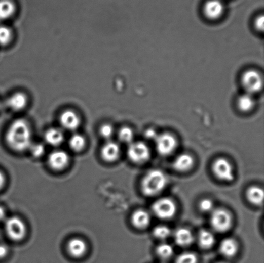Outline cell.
<instances>
[{
  "label": "cell",
  "instance_id": "cell-37",
  "mask_svg": "<svg viewBox=\"0 0 264 263\" xmlns=\"http://www.w3.org/2000/svg\"><path fill=\"white\" fill-rule=\"evenodd\" d=\"M5 182H6V179H5L4 175L1 171H0V189H1L2 187L4 186Z\"/></svg>",
  "mask_w": 264,
  "mask_h": 263
},
{
  "label": "cell",
  "instance_id": "cell-22",
  "mask_svg": "<svg viewBox=\"0 0 264 263\" xmlns=\"http://www.w3.org/2000/svg\"><path fill=\"white\" fill-rule=\"evenodd\" d=\"M15 11L16 6L12 0H0V21L10 18Z\"/></svg>",
  "mask_w": 264,
  "mask_h": 263
},
{
  "label": "cell",
  "instance_id": "cell-35",
  "mask_svg": "<svg viewBox=\"0 0 264 263\" xmlns=\"http://www.w3.org/2000/svg\"><path fill=\"white\" fill-rule=\"evenodd\" d=\"M145 136L148 139L156 140V137H158V135H157L156 132H155L154 130L149 129L146 132Z\"/></svg>",
  "mask_w": 264,
  "mask_h": 263
},
{
  "label": "cell",
  "instance_id": "cell-27",
  "mask_svg": "<svg viewBox=\"0 0 264 263\" xmlns=\"http://www.w3.org/2000/svg\"><path fill=\"white\" fill-rule=\"evenodd\" d=\"M13 34L12 30L7 26L0 25V45L5 46L11 42Z\"/></svg>",
  "mask_w": 264,
  "mask_h": 263
},
{
  "label": "cell",
  "instance_id": "cell-25",
  "mask_svg": "<svg viewBox=\"0 0 264 263\" xmlns=\"http://www.w3.org/2000/svg\"><path fill=\"white\" fill-rule=\"evenodd\" d=\"M86 141L83 135L80 134H74L70 137L69 141V146L73 151L79 152L85 148Z\"/></svg>",
  "mask_w": 264,
  "mask_h": 263
},
{
  "label": "cell",
  "instance_id": "cell-11",
  "mask_svg": "<svg viewBox=\"0 0 264 263\" xmlns=\"http://www.w3.org/2000/svg\"><path fill=\"white\" fill-rule=\"evenodd\" d=\"M70 158L65 151L57 150L50 154L48 162L50 167L54 170H61L67 166Z\"/></svg>",
  "mask_w": 264,
  "mask_h": 263
},
{
  "label": "cell",
  "instance_id": "cell-4",
  "mask_svg": "<svg viewBox=\"0 0 264 263\" xmlns=\"http://www.w3.org/2000/svg\"><path fill=\"white\" fill-rule=\"evenodd\" d=\"M152 210L159 218L168 220L174 216L177 212V207L174 201L164 198L155 201L152 205Z\"/></svg>",
  "mask_w": 264,
  "mask_h": 263
},
{
  "label": "cell",
  "instance_id": "cell-30",
  "mask_svg": "<svg viewBox=\"0 0 264 263\" xmlns=\"http://www.w3.org/2000/svg\"><path fill=\"white\" fill-rule=\"evenodd\" d=\"M176 263H197V257L195 253L184 252L178 255Z\"/></svg>",
  "mask_w": 264,
  "mask_h": 263
},
{
  "label": "cell",
  "instance_id": "cell-8",
  "mask_svg": "<svg viewBox=\"0 0 264 263\" xmlns=\"http://www.w3.org/2000/svg\"><path fill=\"white\" fill-rule=\"evenodd\" d=\"M155 141H156L157 150L163 156L170 155L177 148V140L173 135L168 133L158 135Z\"/></svg>",
  "mask_w": 264,
  "mask_h": 263
},
{
  "label": "cell",
  "instance_id": "cell-3",
  "mask_svg": "<svg viewBox=\"0 0 264 263\" xmlns=\"http://www.w3.org/2000/svg\"><path fill=\"white\" fill-rule=\"evenodd\" d=\"M241 83L246 93L253 95L263 89V77L258 71L249 70L242 75Z\"/></svg>",
  "mask_w": 264,
  "mask_h": 263
},
{
  "label": "cell",
  "instance_id": "cell-29",
  "mask_svg": "<svg viewBox=\"0 0 264 263\" xmlns=\"http://www.w3.org/2000/svg\"><path fill=\"white\" fill-rule=\"evenodd\" d=\"M171 231L167 226L159 225L154 230V234L156 238L160 239H166L170 236Z\"/></svg>",
  "mask_w": 264,
  "mask_h": 263
},
{
  "label": "cell",
  "instance_id": "cell-31",
  "mask_svg": "<svg viewBox=\"0 0 264 263\" xmlns=\"http://www.w3.org/2000/svg\"><path fill=\"white\" fill-rule=\"evenodd\" d=\"M31 153L35 158H39L44 155L45 151V146L42 144H32L30 147Z\"/></svg>",
  "mask_w": 264,
  "mask_h": 263
},
{
  "label": "cell",
  "instance_id": "cell-24",
  "mask_svg": "<svg viewBox=\"0 0 264 263\" xmlns=\"http://www.w3.org/2000/svg\"><path fill=\"white\" fill-rule=\"evenodd\" d=\"M198 239L199 245L205 249L211 248L215 243V236L212 232L207 230H203L200 232Z\"/></svg>",
  "mask_w": 264,
  "mask_h": 263
},
{
  "label": "cell",
  "instance_id": "cell-38",
  "mask_svg": "<svg viewBox=\"0 0 264 263\" xmlns=\"http://www.w3.org/2000/svg\"><path fill=\"white\" fill-rule=\"evenodd\" d=\"M6 217V212L3 207H0V222L4 220Z\"/></svg>",
  "mask_w": 264,
  "mask_h": 263
},
{
  "label": "cell",
  "instance_id": "cell-23",
  "mask_svg": "<svg viewBox=\"0 0 264 263\" xmlns=\"http://www.w3.org/2000/svg\"><path fill=\"white\" fill-rule=\"evenodd\" d=\"M247 196L249 201L253 204L261 205L263 200V189L257 186L251 187L247 191Z\"/></svg>",
  "mask_w": 264,
  "mask_h": 263
},
{
  "label": "cell",
  "instance_id": "cell-33",
  "mask_svg": "<svg viewBox=\"0 0 264 263\" xmlns=\"http://www.w3.org/2000/svg\"><path fill=\"white\" fill-rule=\"evenodd\" d=\"M213 201L209 199H204L200 202L199 208L204 212H212L213 210Z\"/></svg>",
  "mask_w": 264,
  "mask_h": 263
},
{
  "label": "cell",
  "instance_id": "cell-32",
  "mask_svg": "<svg viewBox=\"0 0 264 263\" xmlns=\"http://www.w3.org/2000/svg\"><path fill=\"white\" fill-rule=\"evenodd\" d=\"M100 134L104 139H110L114 134V128L110 124H104L102 125L99 130Z\"/></svg>",
  "mask_w": 264,
  "mask_h": 263
},
{
  "label": "cell",
  "instance_id": "cell-36",
  "mask_svg": "<svg viewBox=\"0 0 264 263\" xmlns=\"http://www.w3.org/2000/svg\"><path fill=\"white\" fill-rule=\"evenodd\" d=\"M8 253V248L6 246L0 245V259L6 256Z\"/></svg>",
  "mask_w": 264,
  "mask_h": 263
},
{
  "label": "cell",
  "instance_id": "cell-19",
  "mask_svg": "<svg viewBox=\"0 0 264 263\" xmlns=\"http://www.w3.org/2000/svg\"><path fill=\"white\" fill-rule=\"evenodd\" d=\"M174 238L176 243L182 247L191 245L194 241L192 232L185 228L178 229L175 232Z\"/></svg>",
  "mask_w": 264,
  "mask_h": 263
},
{
  "label": "cell",
  "instance_id": "cell-12",
  "mask_svg": "<svg viewBox=\"0 0 264 263\" xmlns=\"http://www.w3.org/2000/svg\"><path fill=\"white\" fill-rule=\"evenodd\" d=\"M59 120L62 127L69 131H74L80 126L81 123L79 116L72 110H66L62 113Z\"/></svg>",
  "mask_w": 264,
  "mask_h": 263
},
{
  "label": "cell",
  "instance_id": "cell-1",
  "mask_svg": "<svg viewBox=\"0 0 264 263\" xmlns=\"http://www.w3.org/2000/svg\"><path fill=\"white\" fill-rule=\"evenodd\" d=\"M7 144L14 151L21 152L32 145V132L30 125L24 120L18 119L12 123L7 130Z\"/></svg>",
  "mask_w": 264,
  "mask_h": 263
},
{
  "label": "cell",
  "instance_id": "cell-7",
  "mask_svg": "<svg viewBox=\"0 0 264 263\" xmlns=\"http://www.w3.org/2000/svg\"><path fill=\"white\" fill-rule=\"evenodd\" d=\"M210 222L211 226L216 231L225 232L232 226V218L229 212L219 208V209L213 210Z\"/></svg>",
  "mask_w": 264,
  "mask_h": 263
},
{
  "label": "cell",
  "instance_id": "cell-26",
  "mask_svg": "<svg viewBox=\"0 0 264 263\" xmlns=\"http://www.w3.org/2000/svg\"><path fill=\"white\" fill-rule=\"evenodd\" d=\"M173 248L172 246L167 243L161 244L157 248V253L162 259H167L172 256Z\"/></svg>",
  "mask_w": 264,
  "mask_h": 263
},
{
  "label": "cell",
  "instance_id": "cell-10",
  "mask_svg": "<svg viewBox=\"0 0 264 263\" xmlns=\"http://www.w3.org/2000/svg\"><path fill=\"white\" fill-rule=\"evenodd\" d=\"M204 14L210 20H217L223 16L225 6L222 0H208L204 4Z\"/></svg>",
  "mask_w": 264,
  "mask_h": 263
},
{
  "label": "cell",
  "instance_id": "cell-13",
  "mask_svg": "<svg viewBox=\"0 0 264 263\" xmlns=\"http://www.w3.org/2000/svg\"><path fill=\"white\" fill-rule=\"evenodd\" d=\"M120 147L115 142H107L101 149V156L103 160L108 162H112L119 158L120 155Z\"/></svg>",
  "mask_w": 264,
  "mask_h": 263
},
{
  "label": "cell",
  "instance_id": "cell-28",
  "mask_svg": "<svg viewBox=\"0 0 264 263\" xmlns=\"http://www.w3.org/2000/svg\"><path fill=\"white\" fill-rule=\"evenodd\" d=\"M119 139L124 143L131 144L134 139V132L128 127H124L120 129L118 134Z\"/></svg>",
  "mask_w": 264,
  "mask_h": 263
},
{
  "label": "cell",
  "instance_id": "cell-39",
  "mask_svg": "<svg viewBox=\"0 0 264 263\" xmlns=\"http://www.w3.org/2000/svg\"><path fill=\"white\" fill-rule=\"evenodd\" d=\"M218 263H225V262H218Z\"/></svg>",
  "mask_w": 264,
  "mask_h": 263
},
{
  "label": "cell",
  "instance_id": "cell-9",
  "mask_svg": "<svg viewBox=\"0 0 264 263\" xmlns=\"http://www.w3.org/2000/svg\"><path fill=\"white\" fill-rule=\"evenodd\" d=\"M213 169L216 177L223 181L231 182L234 179L232 164L225 158H218L213 163Z\"/></svg>",
  "mask_w": 264,
  "mask_h": 263
},
{
  "label": "cell",
  "instance_id": "cell-16",
  "mask_svg": "<svg viewBox=\"0 0 264 263\" xmlns=\"http://www.w3.org/2000/svg\"><path fill=\"white\" fill-rule=\"evenodd\" d=\"M256 102L253 95L245 93L237 99V104L239 110L242 112L249 113L255 108Z\"/></svg>",
  "mask_w": 264,
  "mask_h": 263
},
{
  "label": "cell",
  "instance_id": "cell-2",
  "mask_svg": "<svg viewBox=\"0 0 264 263\" xmlns=\"http://www.w3.org/2000/svg\"><path fill=\"white\" fill-rule=\"evenodd\" d=\"M167 182V177L161 170H149L142 180V191L147 196H156L164 190Z\"/></svg>",
  "mask_w": 264,
  "mask_h": 263
},
{
  "label": "cell",
  "instance_id": "cell-6",
  "mask_svg": "<svg viewBox=\"0 0 264 263\" xmlns=\"http://www.w3.org/2000/svg\"><path fill=\"white\" fill-rule=\"evenodd\" d=\"M6 231L7 235L13 240L20 241L25 238L27 227L22 220L14 216L6 220Z\"/></svg>",
  "mask_w": 264,
  "mask_h": 263
},
{
  "label": "cell",
  "instance_id": "cell-5",
  "mask_svg": "<svg viewBox=\"0 0 264 263\" xmlns=\"http://www.w3.org/2000/svg\"><path fill=\"white\" fill-rule=\"evenodd\" d=\"M129 159L135 163H144L150 158V150L148 146L142 142H132L127 151Z\"/></svg>",
  "mask_w": 264,
  "mask_h": 263
},
{
  "label": "cell",
  "instance_id": "cell-14",
  "mask_svg": "<svg viewBox=\"0 0 264 263\" xmlns=\"http://www.w3.org/2000/svg\"><path fill=\"white\" fill-rule=\"evenodd\" d=\"M68 251L72 257H82L87 252V245L85 241L80 238H73L69 241Z\"/></svg>",
  "mask_w": 264,
  "mask_h": 263
},
{
  "label": "cell",
  "instance_id": "cell-20",
  "mask_svg": "<svg viewBox=\"0 0 264 263\" xmlns=\"http://www.w3.org/2000/svg\"><path fill=\"white\" fill-rule=\"evenodd\" d=\"M45 140L49 145L58 146L64 141V135L60 129L50 128L45 134Z\"/></svg>",
  "mask_w": 264,
  "mask_h": 263
},
{
  "label": "cell",
  "instance_id": "cell-34",
  "mask_svg": "<svg viewBox=\"0 0 264 263\" xmlns=\"http://www.w3.org/2000/svg\"><path fill=\"white\" fill-rule=\"evenodd\" d=\"M263 16L261 15L258 16L254 21V27L259 32H263Z\"/></svg>",
  "mask_w": 264,
  "mask_h": 263
},
{
  "label": "cell",
  "instance_id": "cell-21",
  "mask_svg": "<svg viewBox=\"0 0 264 263\" xmlns=\"http://www.w3.org/2000/svg\"><path fill=\"white\" fill-rule=\"evenodd\" d=\"M220 251L223 256L234 257L238 251V245L236 241L232 238L223 239L220 245Z\"/></svg>",
  "mask_w": 264,
  "mask_h": 263
},
{
  "label": "cell",
  "instance_id": "cell-15",
  "mask_svg": "<svg viewBox=\"0 0 264 263\" xmlns=\"http://www.w3.org/2000/svg\"><path fill=\"white\" fill-rule=\"evenodd\" d=\"M27 97L22 92H18L12 95L7 101L9 108L15 111L23 110L27 106Z\"/></svg>",
  "mask_w": 264,
  "mask_h": 263
},
{
  "label": "cell",
  "instance_id": "cell-18",
  "mask_svg": "<svg viewBox=\"0 0 264 263\" xmlns=\"http://www.w3.org/2000/svg\"><path fill=\"white\" fill-rule=\"evenodd\" d=\"M132 224L138 229H145L151 222L150 215L144 210H138L132 215Z\"/></svg>",
  "mask_w": 264,
  "mask_h": 263
},
{
  "label": "cell",
  "instance_id": "cell-17",
  "mask_svg": "<svg viewBox=\"0 0 264 263\" xmlns=\"http://www.w3.org/2000/svg\"><path fill=\"white\" fill-rule=\"evenodd\" d=\"M194 165V158L189 154L183 153L178 156L173 163V167L179 172L189 170Z\"/></svg>",
  "mask_w": 264,
  "mask_h": 263
}]
</instances>
